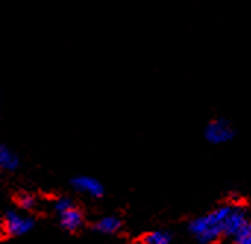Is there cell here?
Instances as JSON below:
<instances>
[{
    "instance_id": "6da1fadb",
    "label": "cell",
    "mask_w": 251,
    "mask_h": 244,
    "mask_svg": "<svg viewBox=\"0 0 251 244\" xmlns=\"http://www.w3.org/2000/svg\"><path fill=\"white\" fill-rule=\"evenodd\" d=\"M35 218L28 214H21L16 209H9L1 217V234L6 237H21L35 228Z\"/></svg>"
},
{
    "instance_id": "7a4b0ae2",
    "label": "cell",
    "mask_w": 251,
    "mask_h": 244,
    "mask_svg": "<svg viewBox=\"0 0 251 244\" xmlns=\"http://www.w3.org/2000/svg\"><path fill=\"white\" fill-rule=\"evenodd\" d=\"M231 206L232 203H226V205H221L218 208H215L213 211L204 214V215H200V217H196L193 218L190 222H188V233L196 239L199 234H201L203 231L209 230V228H213L216 225H222L225 217L228 215V212L231 211Z\"/></svg>"
},
{
    "instance_id": "3957f363",
    "label": "cell",
    "mask_w": 251,
    "mask_h": 244,
    "mask_svg": "<svg viewBox=\"0 0 251 244\" xmlns=\"http://www.w3.org/2000/svg\"><path fill=\"white\" fill-rule=\"evenodd\" d=\"M235 136H237V130L232 125V122L226 118L212 119L204 128V138L213 146L226 144L232 141Z\"/></svg>"
},
{
    "instance_id": "277c9868",
    "label": "cell",
    "mask_w": 251,
    "mask_h": 244,
    "mask_svg": "<svg viewBox=\"0 0 251 244\" xmlns=\"http://www.w3.org/2000/svg\"><path fill=\"white\" fill-rule=\"evenodd\" d=\"M247 224H250L249 208L246 205L232 203L231 211L224 219V237L232 239Z\"/></svg>"
},
{
    "instance_id": "5b68a950",
    "label": "cell",
    "mask_w": 251,
    "mask_h": 244,
    "mask_svg": "<svg viewBox=\"0 0 251 244\" xmlns=\"http://www.w3.org/2000/svg\"><path fill=\"white\" fill-rule=\"evenodd\" d=\"M71 187L81 194H85L93 199H100L104 196L106 190L100 180L91 175H76L71 180Z\"/></svg>"
},
{
    "instance_id": "8992f818",
    "label": "cell",
    "mask_w": 251,
    "mask_h": 244,
    "mask_svg": "<svg viewBox=\"0 0 251 244\" xmlns=\"http://www.w3.org/2000/svg\"><path fill=\"white\" fill-rule=\"evenodd\" d=\"M85 224L84 214L79 208L74 206L72 209H68L62 214H59V225L62 230L68 233H76L79 231Z\"/></svg>"
},
{
    "instance_id": "52a82bcc",
    "label": "cell",
    "mask_w": 251,
    "mask_h": 244,
    "mask_svg": "<svg viewBox=\"0 0 251 244\" xmlns=\"http://www.w3.org/2000/svg\"><path fill=\"white\" fill-rule=\"evenodd\" d=\"M122 228V219L115 215H106L97 219L93 225V230L100 234H116Z\"/></svg>"
},
{
    "instance_id": "ba28073f",
    "label": "cell",
    "mask_w": 251,
    "mask_h": 244,
    "mask_svg": "<svg viewBox=\"0 0 251 244\" xmlns=\"http://www.w3.org/2000/svg\"><path fill=\"white\" fill-rule=\"evenodd\" d=\"M19 168V156L6 144L0 143V171L12 172Z\"/></svg>"
},
{
    "instance_id": "9c48e42d",
    "label": "cell",
    "mask_w": 251,
    "mask_h": 244,
    "mask_svg": "<svg viewBox=\"0 0 251 244\" xmlns=\"http://www.w3.org/2000/svg\"><path fill=\"white\" fill-rule=\"evenodd\" d=\"M174 242V234L169 230H153L146 233L141 237L143 244H172Z\"/></svg>"
},
{
    "instance_id": "30bf717a",
    "label": "cell",
    "mask_w": 251,
    "mask_h": 244,
    "mask_svg": "<svg viewBox=\"0 0 251 244\" xmlns=\"http://www.w3.org/2000/svg\"><path fill=\"white\" fill-rule=\"evenodd\" d=\"M15 202H16V205L19 206V209H22V211H25V212L34 211V209L37 208V203H38L35 194H32V193H29V191H21V193L16 196Z\"/></svg>"
},
{
    "instance_id": "8fae6325",
    "label": "cell",
    "mask_w": 251,
    "mask_h": 244,
    "mask_svg": "<svg viewBox=\"0 0 251 244\" xmlns=\"http://www.w3.org/2000/svg\"><path fill=\"white\" fill-rule=\"evenodd\" d=\"M74 206H76V205H75V202L69 196H59L53 202V211L57 215L62 214V212H65V211H68V209H72Z\"/></svg>"
},
{
    "instance_id": "7c38bea8",
    "label": "cell",
    "mask_w": 251,
    "mask_h": 244,
    "mask_svg": "<svg viewBox=\"0 0 251 244\" xmlns=\"http://www.w3.org/2000/svg\"><path fill=\"white\" fill-rule=\"evenodd\" d=\"M231 240L234 244H251V222L244 225Z\"/></svg>"
},
{
    "instance_id": "4fadbf2b",
    "label": "cell",
    "mask_w": 251,
    "mask_h": 244,
    "mask_svg": "<svg viewBox=\"0 0 251 244\" xmlns=\"http://www.w3.org/2000/svg\"><path fill=\"white\" fill-rule=\"evenodd\" d=\"M0 234H1V215H0Z\"/></svg>"
},
{
    "instance_id": "5bb4252c",
    "label": "cell",
    "mask_w": 251,
    "mask_h": 244,
    "mask_svg": "<svg viewBox=\"0 0 251 244\" xmlns=\"http://www.w3.org/2000/svg\"><path fill=\"white\" fill-rule=\"evenodd\" d=\"M0 110H1V96H0Z\"/></svg>"
}]
</instances>
